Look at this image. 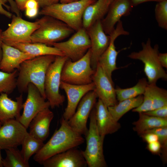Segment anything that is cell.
<instances>
[{"label":"cell","instance_id":"12","mask_svg":"<svg viewBox=\"0 0 167 167\" xmlns=\"http://www.w3.org/2000/svg\"><path fill=\"white\" fill-rule=\"evenodd\" d=\"M97 98L94 90L87 93L80 101L74 114L67 121L70 126L82 135L85 136L88 132V119L95 106Z\"/></svg>","mask_w":167,"mask_h":167},{"label":"cell","instance_id":"24","mask_svg":"<svg viewBox=\"0 0 167 167\" xmlns=\"http://www.w3.org/2000/svg\"><path fill=\"white\" fill-rule=\"evenodd\" d=\"M113 0H96L85 9L83 16V27L87 29L105 16Z\"/></svg>","mask_w":167,"mask_h":167},{"label":"cell","instance_id":"4","mask_svg":"<svg viewBox=\"0 0 167 167\" xmlns=\"http://www.w3.org/2000/svg\"><path fill=\"white\" fill-rule=\"evenodd\" d=\"M36 20L39 26L31 36L32 43L52 45L68 37L75 32L65 23L49 16L43 15Z\"/></svg>","mask_w":167,"mask_h":167},{"label":"cell","instance_id":"41","mask_svg":"<svg viewBox=\"0 0 167 167\" xmlns=\"http://www.w3.org/2000/svg\"><path fill=\"white\" fill-rule=\"evenodd\" d=\"M42 8L58 3L60 0H36Z\"/></svg>","mask_w":167,"mask_h":167},{"label":"cell","instance_id":"8","mask_svg":"<svg viewBox=\"0 0 167 167\" xmlns=\"http://www.w3.org/2000/svg\"><path fill=\"white\" fill-rule=\"evenodd\" d=\"M68 59L65 56H56L46 73L44 82L45 95L50 107L52 109L61 105L65 100L64 96L59 92V88L62 69Z\"/></svg>","mask_w":167,"mask_h":167},{"label":"cell","instance_id":"42","mask_svg":"<svg viewBox=\"0 0 167 167\" xmlns=\"http://www.w3.org/2000/svg\"><path fill=\"white\" fill-rule=\"evenodd\" d=\"M159 62L163 68H167V53H159L158 54Z\"/></svg>","mask_w":167,"mask_h":167},{"label":"cell","instance_id":"7","mask_svg":"<svg viewBox=\"0 0 167 167\" xmlns=\"http://www.w3.org/2000/svg\"><path fill=\"white\" fill-rule=\"evenodd\" d=\"M90 49L81 58L75 61L68 59L62 67L61 81L68 84L84 85L92 82L95 70L91 67Z\"/></svg>","mask_w":167,"mask_h":167},{"label":"cell","instance_id":"37","mask_svg":"<svg viewBox=\"0 0 167 167\" xmlns=\"http://www.w3.org/2000/svg\"><path fill=\"white\" fill-rule=\"evenodd\" d=\"M143 113L158 118H167V105Z\"/></svg>","mask_w":167,"mask_h":167},{"label":"cell","instance_id":"13","mask_svg":"<svg viewBox=\"0 0 167 167\" xmlns=\"http://www.w3.org/2000/svg\"><path fill=\"white\" fill-rule=\"evenodd\" d=\"M86 30L91 43V66L95 70L100 57L109 45L110 37L104 31L101 21H97Z\"/></svg>","mask_w":167,"mask_h":167},{"label":"cell","instance_id":"35","mask_svg":"<svg viewBox=\"0 0 167 167\" xmlns=\"http://www.w3.org/2000/svg\"><path fill=\"white\" fill-rule=\"evenodd\" d=\"M151 132L156 134L158 136V141L161 146L162 157L164 161H166L167 151V126L155 128L148 131L144 133Z\"/></svg>","mask_w":167,"mask_h":167},{"label":"cell","instance_id":"26","mask_svg":"<svg viewBox=\"0 0 167 167\" xmlns=\"http://www.w3.org/2000/svg\"><path fill=\"white\" fill-rule=\"evenodd\" d=\"M139 118L133 124V130L141 135L146 131L161 127L167 126V118H162L139 113Z\"/></svg>","mask_w":167,"mask_h":167},{"label":"cell","instance_id":"19","mask_svg":"<svg viewBox=\"0 0 167 167\" xmlns=\"http://www.w3.org/2000/svg\"><path fill=\"white\" fill-rule=\"evenodd\" d=\"M44 167H86L82 150L73 148L56 154L44 161Z\"/></svg>","mask_w":167,"mask_h":167},{"label":"cell","instance_id":"38","mask_svg":"<svg viewBox=\"0 0 167 167\" xmlns=\"http://www.w3.org/2000/svg\"><path fill=\"white\" fill-rule=\"evenodd\" d=\"M7 2H8L7 0H0V14L4 15L8 18H11L13 15L3 7V6L5 7L9 11L11 10L10 6L6 4Z\"/></svg>","mask_w":167,"mask_h":167},{"label":"cell","instance_id":"11","mask_svg":"<svg viewBox=\"0 0 167 167\" xmlns=\"http://www.w3.org/2000/svg\"><path fill=\"white\" fill-rule=\"evenodd\" d=\"M27 91V98L23 104V111L17 120L28 129L33 118L40 111L49 108L50 104L33 84H28Z\"/></svg>","mask_w":167,"mask_h":167},{"label":"cell","instance_id":"1","mask_svg":"<svg viewBox=\"0 0 167 167\" xmlns=\"http://www.w3.org/2000/svg\"><path fill=\"white\" fill-rule=\"evenodd\" d=\"M60 126L33 157L34 160L42 164L46 160L59 153L76 148L84 143L82 135L75 131L67 121L62 116Z\"/></svg>","mask_w":167,"mask_h":167},{"label":"cell","instance_id":"25","mask_svg":"<svg viewBox=\"0 0 167 167\" xmlns=\"http://www.w3.org/2000/svg\"><path fill=\"white\" fill-rule=\"evenodd\" d=\"M10 46L35 57L46 55L64 56L63 53L56 48L41 43H19Z\"/></svg>","mask_w":167,"mask_h":167},{"label":"cell","instance_id":"44","mask_svg":"<svg viewBox=\"0 0 167 167\" xmlns=\"http://www.w3.org/2000/svg\"><path fill=\"white\" fill-rule=\"evenodd\" d=\"M166 0H129L133 7L136 6L138 5L148 2H160Z\"/></svg>","mask_w":167,"mask_h":167},{"label":"cell","instance_id":"16","mask_svg":"<svg viewBox=\"0 0 167 167\" xmlns=\"http://www.w3.org/2000/svg\"><path fill=\"white\" fill-rule=\"evenodd\" d=\"M92 80L97 97L105 105L108 107L117 103L113 83L98 64L92 75Z\"/></svg>","mask_w":167,"mask_h":167},{"label":"cell","instance_id":"14","mask_svg":"<svg viewBox=\"0 0 167 167\" xmlns=\"http://www.w3.org/2000/svg\"><path fill=\"white\" fill-rule=\"evenodd\" d=\"M27 129L16 119H11L0 127V148L6 150L21 145Z\"/></svg>","mask_w":167,"mask_h":167},{"label":"cell","instance_id":"40","mask_svg":"<svg viewBox=\"0 0 167 167\" xmlns=\"http://www.w3.org/2000/svg\"><path fill=\"white\" fill-rule=\"evenodd\" d=\"M144 141L148 143L158 141V136L156 134L148 132L143 134L140 135Z\"/></svg>","mask_w":167,"mask_h":167},{"label":"cell","instance_id":"21","mask_svg":"<svg viewBox=\"0 0 167 167\" xmlns=\"http://www.w3.org/2000/svg\"><path fill=\"white\" fill-rule=\"evenodd\" d=\"M96 124L101 135L105 137L107 135L113 134L121 127L120 124L113 118L108 107L100 99L95 105Z\"/></svg>","mask_w":167,"mask_h":167},{"label":"cell","instance_id":"6","mask_svg":"<svg viewBox=\"0 0 167 167\" xmlns=\"http://www.w3.org/2000/svg\"><path fill=\"white\" fill-rule=\"evenodd\" d=\"M89 128L85 136L86 147L82 151L83 156L88 167H106L107 165L103 153L105 137L100 135L96 121L95 108L89 115Z\"/></svg>","mask_w":167,"mask_h":167},{"label":"cell","instance_id":"10","mask_svg":"<svg viewBox=\"0 0 167 167\" xmlns=\"http://www.w3.org/2000/svg\"><path fill=\"white\" fill-rule=\"evenodd\" d=\"M52 45L62 52L64 56L73 61L82 58L91 47L87 30L82 27L66 41L53 44Z\"/></svg>","mask_w":167,"mask_h":167},{"label":"cell","instance_id":"28","mask_svg":"<svg viewBox=\"0 0 167 167\" xmlns=\"http://www.w3.org/2000/svg\"><path fill=\"white\" fill-rule=\"evenodd\" d=\"M148 84L147 79L142 78L139 79L137 84L132 87L126 88H117L115 91L117 101L120 102L143 95Z\"/></svg>","mask_w":167,"mask_h":167},{"label":"cell","instance_id":"2","mask_svg":"<svg viewBox=\"0 0 167 167\" xmlns=\"http://www.w3.org/2000/svg\"><path fill=\"white\" fill-rule=\"evenodd\" d=\"M55 57L53 55L39 56L22 63L18 70L16 80L19 91L21 92L27 91L28 84L32 83L46 99L44 89L45 78L48 68L54 61Z\"/></svg>","mask_w":167,"mask_h":167},{"label":"cell","instance_id":"23","mask_svg":"<svg viewBox=\"0 0 167 167\" xmlns=\"http://www.w3.org/2000/svg\"><path fill=\"white\" fill-rule=\"evenodd\" d=\"M23 98L22 94L14 101L5 93L0 94V121L2 124L11 119L18 120L21 115L23 109Z\"/></svg>","mask_w":167,"mask_h":167},{"label":"cell","instance_id":"43","mask_svg":"<svg viewBox=\"0 0 167 167\" xmlns=\"http://www.w3.org/2000/svg\"><path fill=\"white\" fill-rule=\"evenodd\" d=\"M10 4L11 10L14 12L16 15L19 16L20 15V11L18 8L16 3L14 0H7Z\"/></svg>","mask_w":167,"mask_h":167},{"label":"cell","instance_id":"22","mask_svg":"<svg viewBox=\"0 0 167 167\" xmlns=\"http://www.w3.org/2000/svg\"><path fill=\"white\" fill-rule=\"evenodd\" d=\"M54 117V114L49 108L39 112L29 125V133L37 139L44 141L49 134L50 125Z\"/></svg>","mask_w":167,"mask_h":167},{"label":"cell","instance_id":"47","mask_svg":"<svg viewBox=\"0 0 167 167\" xmlns=\"http://www.w3.org/2000/svg\"><path fill=\"white\" fill-rule=\"evenodd\" d=\"M79 0H60L59 2L61 3H67L71 2L77 1Z\"/></svg>","mask_w":167,"mask_h":167},{"label":"cell","instance_id":"46","mask_svg":"<svg viewBox=\"0 0 167 167\" xmlns=\"http://www.w3.org/2000/svg\"><path fill=\"white\" fill-rule=\"evenodd\" d=\"M2 30L0 28V62L2 56Z\"/></svg>","mask_w":167,"mask_h":167},{"label":"cell","instance_id":"9","mask_svg":"<svg viewBox=\"0 0 167 167\" xmlns=\"http://www.w3.org/2000/svg\"><path fill=\"white\" fill-rule=\"evenodd\" d=\"M8 27L2 33V42L9 45L19 43H32L31 37L39 27L38 21L31 22L13 15Z\"/></svg>","mask_w":167,"mask_h":167},{"label":"cell","instance_id":"15","mask_svg":"<svg viewBox=\"0 0 167 167\" xmlns=\"http://www.w3.org/2000/svg\"><path fill=\"white\" fill-rule=\"evenodd\" d=\"M129 34V32L124 30L122 21L121 20L119 21L117 24L114 30L109 35L110 37V41L109 46L98 60L97 64L102 68L109 79L112 81L113 72L118 69L116 65L117 57L118 54L122 50L118 51L116 50L115 41L120 36Z\"/></svg>","mask_w":167,"mask_h":167},{"label":"cell","instance_id":"48","mask_svg":"<svg viewBox=\"0 0 167 167\" xmlns=\"http://www.w3.org/2000/svg\"><path fill=\"white\" fill-rule=\"evenodd\" d=\"M1 150V149L0 148V167H3V165H2L3 159L2 157Z\"/></svg>","mask_w":167,"mask_h":167},{"label":"cell","instance_id":"36","mask_svg":"<svg viewBox=\"0 0 167 167\" xmlns=\"http://www.w3.org/2000/svg\"><path fill=\"white\" fill-rule=\"evenodd\" d=\"M39 7L38 3L36 0H28L25 5V15L30 18L36 17L39 14Z\"/></svg>","mask_w":167,"mask_h":167},{"label":"cell","instance_id":"17","mask_svg":"<svg viewBox=\"0 0 167 167\" xmlns=\"http://www.w3.org/2000/svg\"><path fill=\"white\" fill-rule=\"evenodd\" d=\"M60 88L65 92L67 99V105L62 116L68 121L75 113L82 98L89 92L94 90L95 86L93 82L86 85H77L61 81Z\"/></svg>","mask_w":167,"mask_h":167},{"label":"cell","instance_id":"27","mask_svg":"<svg viewBox=\"0 0 167 167\" xmlns=\"http://www.w3.org/2000/svg\"><path fill=\"white\" fill-rule=\"evenodd\" d=\"M143 101V95L125 99L115 105L108 107L110 113L114 119L118 122L126 113L131 109L139 107Z\"/></svg>","mask_w":167,"mask_h":167},{"label":"cell","instance_id":"33","mask_svg":"<svg viewBox=\"0 0 167 167\" xmlns=\"http://www.w3.org/2000/svg\"><path fill=\"white\" fill-rule=\"evenodd\" d=\"M155 17L158 26L167 29V0L158 2L155 8Z\"/></svg>","mask_w":167,"mask_h":167},{"label":"cell","instance_id":"30","mask_svg":"<svg viewBox=\"0 0 167 167\" xmlns=\"http://www.w3.org/2000/svg\"><path fill=\"white\" fill-rule=\"evenodd\" d=\"M5 150L6 156L2 160L4 167H29V163L26 162L21 152L17 148H11Z\"/></svg>","mask_w":167,"mask_h":167},{"label":"cell","instance_id":"29","mask_svg":"<svg viewBox=\"0 0 167 167\" xmlns=\"http://www.w3.org/2000/svg\"><path fill=\"white\" fill-rule=\"evenodd\" d=\"M43 142L32 136L28 132L21 144L22 148L20 151L26 162L29 163L30 157L36 153L43 146Z\"/></svg>","mask_w":167,"mask_h":167},{"label":"cell","instance_id":"49","mask_svg":"<svg viewBox=\"0 0 167 167\" xmlns=\"http://www.w3.org/2000/svg\"><path fill=\"white\" fill-rule=\"evenodd\" d=\"M2 123L0 121V127L2 126Z\"/></svg>","mask_w":167,"mask_h":167},{"label":"cell","instance_id":"45","mask_svg":"<svg viewBox=\"0 0 167 167\" xmlns=\"http://www.w3.org/2000/svg\"><path fill=\"white\" fill-rule=\"evenodd\" d=\"M28 0H15V2L19 10H25V5Z\"/></svg>","mask_w":167,"mask_h":167},{"label":"cell","instance_id":"34","mask_svg":"<svg viewBox=\"0 0 167 167\" xmlns=\"http://www.w3.org/2000/svg\"><path fill=\"white\" fill-rule=\"evenodd\" d=\"M167 105V91L154 84L152 110Z\"/></svg>","mask_w":167,"mask_h":167},{"label":"cell","instance_id":"31","mask_svg":"<svg viewBox=\"0 0 167 167\" xmlns=\"http://www.w3.org/2000/svg\"><path fill=\"white\" fill-rule=\"evenodd\" d=\"M18 72V69L9 73L0 71V94L2 93L10 94L17 87Z\"/></svg>","mask_w":167,"mask_h":167},{"label":"cell","instance_id":"39","mask_svg":"<svg viewBox=\"0 0 167 167\" xmlns=\"http://www.w3.org/2000/svg\"><path fill=\"white\" fill-rule=\"evenodd\" d=\"M147 148L150 152L153 154L159 153L161 150V144L159 141L148 143Z\"/></svg>","mask_w":167,"mask_h":167},{"label":"cell","instance_id":"5","mask_svg":"<svg viewBox=\"0 0 167 167\" xmlns=\"http://www.w3.org/2000/svg\"><path fill=\"white\" fill-rule=\"evenodd\" d=\"M141 45L142 48L141 50L131 52L128 57L143 62L144 72L147 77L148 84H156L160 79L166 80L167 74L158 59V45L156 44L152 47L151 39L148 38L146 42L142 43Z\"/></svg>","mask_w":167,"mask_h":167},{"label":"cell","instance_id":"3","mask_svg":"<svg viewBox=\"0 0 167 167\" xmlns=\"http://www.w3.org/2000/svg\"><path fill=\"white\" fill-rule=\"evenodd\" d=\"M96 1L79 0L67 3H58L42 8L39 14L57 19L76 31L83 27V16L85 9Z\"/></svg>","mask_w":167,"mask_h":167},{"label":"cell","instance_id":"20","mask_svg":"<svg viewBox=\"0 0 167 167\" xmlns=\"http://www.w3.org/2000/svg\"><path fill=\"white\" fill-rule=\"evenodd\" d=\"M2 56L0 62V70L6 73H11L18 70L22 63L35 56L23 52L2 42Z\"/></svg>","mask_w":167,"mask_h":167},{"label":"cell","instance_id":"18","mask_svg":"<svg viewBox=\"0 0 167 167\" xmlns=\"http://www.w3.org/2000/svg\"><path fill=\"white\" fill-rule=\"evenodd\" d=\"M133 7L129 0H113L107 14L101 21L105 33L111 34L121 18L129 15Z\"/></svg>","mask_w":167,"mask_h":167},{"label":"cell","instance_id":"32","mask_svg":"<svg viewBox=\"0 0 167 167\" xmlns=\"http://www.w3.org/2000/svg\"><path fill=\"white\" fill-rule=\"evenodd\" d=\"M154 84H148L143 95V101L142 103L139 107L133 109L132 111L139 113L152 110Z\"/></svg>","mask_w":167,"mask_h":167}]
</instances>
